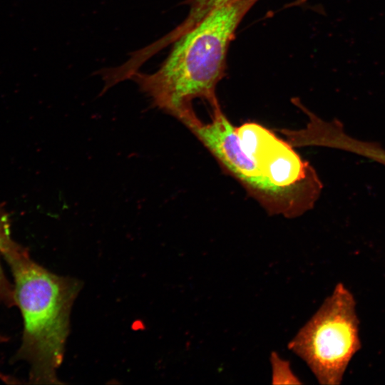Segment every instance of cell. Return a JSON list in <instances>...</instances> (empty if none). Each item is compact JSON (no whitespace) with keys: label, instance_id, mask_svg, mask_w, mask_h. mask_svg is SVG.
I'll list each match as a JSON object with an SVG mask.
<instances>
[{"label":"cell","instance_id":"cell-6","mask_svg":"<svg viewBox=\"0 0 385 385\" xmlns=\"http://www.w3.org/2000/svg\"><path fill=\"white\" fill-rule=\"evenodd\" d=\"M11 231L9 214L0 206V304L8 307L15 306L13 283L11 282L4 272L1 258V244L4 237Z\"/></svg>","mask_w":385,"mask_h":385},{"label":"cell","instance_id":"cell-1","mask_svg":"<svg viewBox=\"0 0 385 385\" xmlns=\"http://www.w3.org/2000/svg\"><path fill=\"white\" fill-rule=\"evenodd\" d=\"M258 0H239L211 11L178 37L160 67L153 73L135 72L132 78L151 105L181 123L196 115L192 101L220 106L217 83L225 76L229 46L246 14Z\"/></svg>","mask_w":385,"mask_h":385},{"label":"cell","instance_id":"cell-9","mask_svg":"<svg viewBox=\"0 0 385 385\" xmlns=\"http://www.w3.org/2000/svg\"><path fill=\"white\" fill-rule=\"evenodd\" d=\"M7 339H8L5 337L4 336L0 335V343L6 342L7 341ZM0 379L3 380L4 382H6V383L14 382V381L11 379L9 376H6L5 374H2L1 371H0Z\"/></svg>","mask_w":385,"mask_h":385},{"label":"cell","instance_id":"cell-5","mask_svg":"<svg viewBox=\"0 0 385 385\" xmlns=\"http://www.w3.org/2000/svg\"><path fill=\"white\" fill-rule=\"evenodd\" d=\"M236 132L243 150L261 173L289 195L304 212L312 209L322 183L310 163L287 140L256 122L245 123Z\"/></svg>","mask_w":385,"mask_h":385},{"label":"cell","instance_id":"cell-2","mask_svg":"<svg viewBox=\"0 0 385 385\" xmlns=\"http://www.w3.org/2000/svg\"><path fill=\"white\" fill-rule=\"evenodd\" d=\"M1 256L13 279L15 306L23 319V332L14 360L29 366V383L59 384L57 370L65 354L73 304L82 282L47 270L9 232L1 244Z\"/></svg>","mask_w":385,"mask_h":385},{"label":"cell","instance_id":"cell-8","mask_svg":"<svg viewBox=\"0 0 385 385\" xmlns=\"http://www.w3.org/2000/svg\"><path fill=\"white\" fill-rule=\"evenodd\" d=\"M272 362L273 368V380L274 383H277L279 380H286L287 383L299 384L297 380L292 374L287 361L282 360L277 355L272 356Z\"/></svg>","mask_w":385,"mask_h":385},{"label":"cell","instance_id":"cell-7","mask_svg":"<svg viewBox=\"0 0 385 385\" xmlns=\"http://www.w3.org/2000/svg\"><path fill=\"white\" fill-rule=\"evenodd\" d=\"M239 0H187L189 12L184 20L186 26L192 27L213 10Z\"/></svg>","mask_w":385,"mask_h":385},{"label":"cell","instance_id":"cell-3","mask_svg":"<svg viewBox=\"0 0 385 385\" xmlns=\"http://www.w3.org/2000/svg\"><path fill=\"white\" fill-rule=\"evenodd\" d=\"M288 347L307 363L321 384H341L361 348L356 302L342 283L337 284Z\"/></svg>","mask_w":385,"mask_h":385},{"label":"cell","instance_id":"cell-4","mask_svg":"<svg viewBox=\"0 0 385 385\" xmlns=\"http://www.w3.org/2000/svg\"><path fill=\"white\" fill-rule=\"evenodd\" d=\"M212 155L221 168L234 178L270 215L293 218L304 214L286 192L272 184L243 150L236 128L221 107L212 109L211 122L197 116L183 124Z\"/></svg>","mask_w":385,"mask_h":385}]
</instances>
